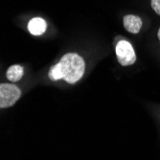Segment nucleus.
Instances as JSON below:
<instances>
[{
  "mask_svg": "<svg viewBox=\"0 0 160 160\" xmlns=\"http://www.w3.org/2000/svg\"><path fill=\"white\" fill-rule=\"evenodd\" d=\"M85 63L83 59L76 53H67L59 63L52 66L49 71V78L52 81L63 79L68 83L77 82L84 74Z\"/></svg>",
  "mask_w": 160,
  "mask_h": 160,
  "instance_id": "nucleus-1",
  "label": "nucleus"
},
{
  "mask_svg": "<svg viewBox=\"0 0 160 160\" xmlns=\"http://www.w3.org/2000/svg\"><path fill=\"white\" fill-rule=\"evenodd\" d=\"M21 91L13 83L0 84V108H7L13 106L20 98Z\"/></svg>",
  "mask_w": 160,
  "mask_h": 160,
  "instance_id": "nucleus-2",
  "label": "nucleus"
},
{
  "mask_svg": "<svg viewBox=\"0 0 160 160\" xmlns=\"http://www.w3.org/2000/svg\"><path fill=\"white\" fill-rule=\"evenodd\" d=\"M116 57L122 66L132 65L136 62V55L132 45L127 40H121L116 45Z\"/></svg>",
  "mask_w": 160,
  "mask_h": 160,
  "instance_id": "nucleus-3",
  "label": "nucleus"
},
{
  "mask_svg": "<svg viewBox=\"0 0 160 160\" xmlns=\"http://www.w3.org/2000/svg\"><path fill=\"white\" fill-rule=\"evenodd\" d=\"M124 27L128 33L138 34L142 27V20L139 17L134 14H127L123 19Z\"/></svg>",
  "mask_w": 160,
  "mask_h": 160,
  "instance_id": "nucleus-4",
  "label": "nucleus"
},
{
  "mask_svg": "<svg viewBox=\"0 0 160 160\" xmlns=\"http://www.w3.org/2000/svg\"><path fill=\"white\" fill-rule=\"evenodd\" d=\"M47 24L44 19L40 18H32L28 23V30L33 36H40L46 31Z\"/></svg>",
  "mask_w": 160,
  "mask_h": 160,
  "instance_id": "nucleus-5",
  "label": "nucleus"
},
{
  "mask_svg": "<svg viewBox=\"0 0 160 160\" xmlns=\"http://www.w3.org/2000/svg\"><path fill=\"white\" fill-rule=\"evenodd\" d=\"M22 76H23V67L21 65H18V64L12 65L8 68L6 72L7 79L13 82L21 80Z\"/></svg>",
  "mask_w": 160,
  "mask_h": 160,
  "instance_id": "nucleus-6",
  "label": "nucleus"
},
{
  "mask_svg": "<svg viewBox=\"0 0 160 160\" xmlns=\"http://www.w3.org/2000/svg\"><path fill=\"white\" fill-rule=\"evenodd\" d=\"M151 5L153 11L160 16V0H151Z\"/></svg>",
  "mask_w": 160,
  "mask_h": 160,
  "instance_id": "nucleus-7",
  "label": "nucleus"
},
{
  "mask_svg": "<svg viewBox=\"0 0 160 160\" xmlns=\"http://www.w3.org/2000/svg\"><path fill=\"white\" fill-rule=\"evenodd\" d=\"M157 37H158V39L160 41V28L158 29V33H157Z\"/></svg>",
  "mask_w": 160,
  "mask_h": 160,
  "instance_id": "nucleus-8",
  "label": "nucleus"
}]
</instances>
